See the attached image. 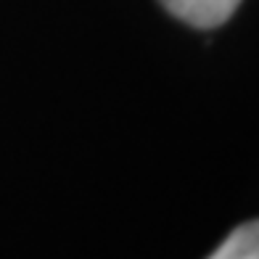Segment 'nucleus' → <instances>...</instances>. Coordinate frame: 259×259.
Instances as JSON below:
<instances>
[{
    "label": "nucleus",
    "mask_w": 259,
    "mask_h": 259,
    "mask_svg": "<svg viewBox=\"0 0 259 259\" xmlns=\"http://www.w3.org/2000/svg\"><path fill=\"white\" fill-rule=\"evenodd\" d=\"M206 259H259V220L235 228Z\"/></svg>",
    "instance_id": "obj_2"
},
{
    "label": "nucleus",
    "mask_w": 259,
    "mask_h": 259,
    "mask_svg": "<svg viewBox=\"0 0 259 259\" xmlns=\"http://www.w3.org/2000/svg\"><path fill=\"white\" fill-rule=\"evenodd\" d=\"M161 6L185 24L211 29L225 24L241 6V0H161Z\"/></svg>",
    "instance_id": "obj_1"
}]
</instances>
